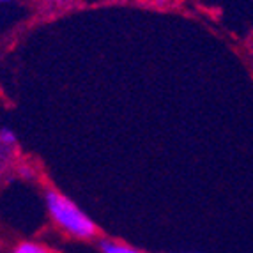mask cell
Masks as SVG:
<instances>
[{"label":"cell","mask_w":253,"mask_h":253,"mask_svg":"<svg viewBox=\"0 0 253 253\" xmlns=\"http://www.w3.org/2000/svg\"><path fill=\"white\" fill-rule=\"evenodd\" d=\"M44 206L51 221L64 234L80 241H90L97 236V225L87 212L78 207L68 195L60 193L55 188L44 190Z\"/></svg>","instance_id":"6da1fadb"},{"label":"cell","mask_w":253,"mask_h":253,"mask_svg":"<svg viewBox=\"0 0 253 253\" xmlns=\"http://www.w3.org/2000/svg\"><path fill=\"white\" fill-rule=\"evenodd\" d=\"M18 147H7V145L0 144V181L9 175L11 170H14L18 163Z\"/></svg>","instance_id":"7a4b0ae2"},{"label":"cell","mask_w":253,"mask_h":253,"mask_svg":"<svg viewBox=\"0 0 253 253\" xmlns=\"http://www.w3.org/2000/svg\"><path fill=\"white\" fill-rule=\"evenodd\" d=\"M97 248H99V253H144L142 250L133 248V246L126 245V243H121L117 239H108V237L99 239Z\"/></svg>","instance_id":"3957f363"},{"label":"cell","mask_w":253,"mask_h":253,"mask_svg":"<svg viewBox=\"0 0 253 253\" xmlns=\"http://www.w3.org/2000/svg\"><path fill=\"white\" fill-rule=\"evenodd\" d=\"M11 253H53V250L38 241H21L14 246Z\"/></svg>","instance_id":"277c9868"},{"label":"cell","mask_w":253,"mask_h":253,"mask_svg":"<svg viewBox=\"0 0 253 253\" xmlns=\"http://www.w3.org/2000/svg\"><path fill=\"white\" fill-rule=\"evenodd\" d=\"M0 144L7 145V147H18L16 131L11 129V127H7V126L0 127Z\"/></svg>","instance_id":"5b68a950"},{"label":"cell","mask_w":253,"mask_h":253,"mask_svg":"<svg viewBox=\"0 0 253 253\" xmlns=\"http://www.w3.org/2000/svg\"><path fill=\"white\" fill-rule=\"evenodd\" d=\"M14 172H16L21 179H25V181H34V179L38 177V170L29 163H16Z\"/></svg>","instance_id":"8992f818"},{"label":"cell","mask_w":253,"mask_h":253,"mask_svg":"<svg viewBox=\"0 0 253 253\" xmlns=\"http://www.w3.org/2000/svg\"><path fill=\"white\" fill-rule=\"evenodd\" d=\"M0 2H2V4H5V2H11V0H0Z\"/></svg>","instance_id":"52a82bcc"}]
</instances>
